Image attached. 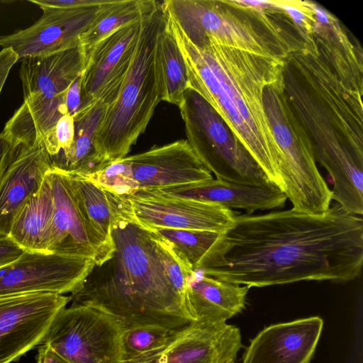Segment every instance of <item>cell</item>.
Wrapping results in <instances>:
<instances>
[{
	"label": "cell",
	"instance_id": "cb8c5ba5",
	"mask_svg": "<svg viewBox=\"0 0 363 363\" xmlns=\"http://www.w3.org/2000/svg\"><path fill=\"white\" fill-rule=\"evenodd\" d=\"M53 209L51 184L47 174L40 189L13 217L9 236L25 251L49 253Z\"/></svg>",
	"mask_w": 363,
	"mask_h": 363
},
{
	"label": "cell",
	"instance_id": "4dcf8cb0",
	"mask_svg": "<svg viewBox=\"0 0 363 363\" xmlns=\"http://www.w3.org/2000/svg\"><path fill=\"white\" fill-rule=\"evenodd\" d=\"M74 136V118L69 114H65L44 136L43 142L50 157H53L69 149Z\"/></svg>",
	"mask_w": 363,
	"mask_h": 363
},
{
	"label": "cell",
	"instance_id": "e0dca14e",
	"mask_svg": "<svg viewBox=\"0 0 363 363\" xmlns=\"http://www.w3.org/2000/svg\"><path fill=\"white\" fill-rule=\"evenodd\" d=\"M323 328L319 316L270 325L250 340L241 363H310Z\"/></svg>",
	"mask_w": 363,
	"mask_h": 363
},
{
	"label": "cell",
	"instance_id": "6da1fadb",
	"mask_svg": "<svg viewBox=\"0 0 363 363\" xmlns=\"http://www.w3.org/2000/svg\"><path fill=\"white\" fill-rule=\"evenodd\" d=\"M363 264V220L335 203L325 212L293 208L237 215L211 248L204 274L264 287L301 281L345 283Z\"/></svg>",
	"mask_w": 363,
	"mask_h": 363
},
{
	"label": "cell",
	"instance_id": "9c48e42d",
	"mask_svg": "<svg viewBox=\"0 0 363 363\" xmlns=\"http://www.w3.org/2000/svg\"><path fill=\"white\" fill-rule=\"evenodd\" d=\"M164 13L194 45L208 39L216 43L264 56H283L267 35L247 17V8L237 1L166 0Z\"/></svg>",
	"mask_w": 363,
	"mask_h": 363
},
{
	"label": "cell",
	"instance_id": "3957f363",
	"mask_svg": "<svg viewBox=\"0 0 363 363\" xmlns=\"http://www.w3.org/2000/svg\"><path fill=\"white\" fill-rule=\"evenodd\" d=\"M233 105L228 127L264 172L284 192L280 155L263 104L265 86L284 72V56H264L219 45L208 39L198 48Z\"/></svg>",
	"mask_w": 363,
	"mask_h": 363
},
{
	"label": "cell",
	"instance_id": "836d02e7",
	"mask_svg": "<svg viewBox=\"0 0 363 363\" xmlns=\"http://www.w3.org/2000/svg\"><path fill=\"white\" fill-rule=\"evenodd\" d=\"M18 147L8 139L1 132L0 133V182L13 161Z\"/></svg>",
	"mask_w": 363,
	"mask_h": 363
},
{
	"label": "cell",
	"instance_id": "8d00e7d4",
	"mask_svg": "<svg viewBox=\"0 0 363 363\" xmlns=\"http://www.w3.org/2000/svg\"><path fill=\"white\" fill-rule=\"evenodd\" d=\"M37 363H69L49 345L42 344L36 355Z\"/></svg>",
	"mask_w": 363,
	"mask_h": 363
},
{
	"label": "cell",
	"instance_id": "f35d334b",
	"mask_svg": "<svg viewBox=\"0 0 363 363\" xmlns=\"http://www.w3.org/2000/svg\"><path fill=\"white\" fill-rule=\"evenodd\" d=\"M225 363H237L235 359H230Z\"/></svg>",
	"mask_w": 363,
	"mask_h": 363
},
{
	"label": "cell",
	"instance_id": "9a60e30c",
	"mask_svg": "<svg viewBox=\"0 0 363 363\" xmlns=\"http://www.w3.org/2000/svg\"><path fill=\"white\" fill-rule=\"evenodd\" d=\"M53 198V218L48 252L93 259L99 265L111 257L113 247L106 243L83 215L67 174L55 168L48 173Z\"/></svg>",
	"mask_w": 363,
	"mask_h": 363
},
{
	"label": "cell",
	"instance_id": "4fadbf2b",
	"mask_svg": "<svg viewBox=\"0 0 363 363\" xmlns=\"http://www.w3.org/2000/svg\"><path fill=\"white\" fill-rule=\"evenodd\" d=\"M93 259L25 251L0 269V297L74 292L95 265Z\"/></svg>",
	"mask_w": 363,
	"mask_h": 363
},
{
	"label": "cell",
	"instance_id": "52a82bcc",
	"mask_svg": "<svg viewBox=\"0 0 363 363\" xmlns=\"http://www.w3.org/2000/svg\"><path fill=\"white\" fill-rule=\"evenodd\" d=\"M284 84L291 104L310 130L315 159L326 169L333 183L332 199L342 206H352L363 198V149L339 133L329 111L311 98L294 79L286 66Z\"/></svg>",
	"mask_w": 363,
	"mask_h": 363
},
{
	"label": "cell",
	"instance_id": "d590c367",
	"mask_svg": "<svg viewBox=\"0 0 363 363\" xmlns=\"http://www.w3.org/2000/svg\"><path fill=\"white\" fill-rule=\"evenodd\" d=\"M81 100L80 76L70 85L66 94V104L68 114L74 117L77 114Z\"/></svg>",
	"mask_w": 363,
	"mask_h": 363
},
{
	"label": "cell",
	"instance_id": "44dd1931",
	"mask_svg": "<svg viewBox=\"0 0 363 363\" xmlns=\"http://www.w3.org/2000/svg\"><path fill=\"white\" fill-rule=\"evenodd\" d=\"M184 304L193 321L219 324L240 313L249 287L224 281L201 270L186 269Z\"/></svg>",
	"mask_w": 363,
	"mask_h": 363
},
{
	"label": "cell",
	"instance_id": "4316f807",
	"mask_svg": "<svg viewBox=\"0 0 363 363\" xmlns=\"http://www.w3.org/2000/svg\"><path fill=\"white\" fill-rule=\"evenodd\" d=\"M158 3L154 0H109L102 5L89 28L80 38L79 48L84 62L99 41L119 28L138 21Z\"/></svg>",
	"mask_w": 363,
	"mask_h": 363
},
{
	"label": "cell",
	"instance_id": "5bb4252c",
	"mask_svg": "<svg viewBox=\"0 0 363 363\" xmlns=\"http://www.w3.org/2000/svg\"><path fill=\"white\" fill-rule=\"evenodd\" d=\"M117 196L130 215L149 229L223 233L231 225L235 216L232 210L218 204L165 196L147 191Z\"/></svg>",
	"mask_w": 363,
	"mask_h": 363
},
{
	"label": "cell",
	"instance_id": "f546056e",
	"mask_svg": "<svg viewBox=\"0 0 363 363\" xmlns=\"http://www.w3.org/2000/svg\"><path fill=\"white\" fill-rule=\"evenodd\" d=\"M180 331L155 325L125 329L120 340L121 363H143L160 355Z\"/></svg>",
	"mask_w": 363,
	"mask_h": 363
},
{
	"label": "cell",
	"instance_id": "d4e9b609",
	"mask_svg": "<svg viewBox=\"0 0 363 363\" xmlns=\"http://www.w3.org/2000/svg\"><path fill=\"white\" fill-rule=\"evenodd\" d=\"M107 106L104 102L98 101L86 111L74 118L73 141L66 152L51 157L53 167L77 175H87L103 167L94 141Z\"/></svg>",
	"mask_w": 363,
	"mask_h": 363
},
{
	"label": "cell",
	"instance_id": "7c38bea8",
	"mask_svg": "<svg viewBox=\"0 0 363 363\" xmlns=\"http://www.w3.org/2000/svg\"><path fill=\"white\" fill-rule=\"evenodd\" d=\"M70 296L35 293L0 297V363H11L43 344Z\"/></svg>",
	"mask_w": 363,
	"mask_h": 363
},
{
	"label": "cell",
	"instance_id": "8992f818",
	"mask_svg": "<svg viewBox=\"0 0 363 363\" xmlns=\"http://www.w3.org/2000/svg\"><path fill=\"white\" fill-rule=\"evenodd\" d=\"M186 140L217 179L250 186H274L215 109L189 88L179 106Z\"/></svg>",
	"mask_w": 363,
	"mask_h": 363
},
{
	"label": "cell",
	"instance_id": "ba28073f",
	"mask_svg": "<svg viewBox=\"0 0 363 363\" xmlns=\"http://www.w3.org/2000/svg\"><path fill=\"white\" fill-rule=\"evenodd\" d=\"M84 177L120 196L213 179L186 140L126 156Z\"/></svg>",
	"mask_w": 363,
	"mask_h": 363
},
{
	"label": "cell",
	"instance_id": "484cf974",
	"mask_svg": "<svg viewBox=\"0 0 363 363\" xmlns=\"http://www.w3.org/2000/svg\"><path fill=\"white\" fill-rule=\"evenodd\" d=\"M155 60L161 101L179 107L190 86L183 55L166 17L157 38Z\"/></svg>",
	"mask_w": 363,
	"mask_h": 363
},
{
	"label": "cell",
	"instance_id": "603a6c76",
	"mask_svg": "<svg viewBox=\"0 0 363 363\" xmlns=\"http://www.w3.org/2000/svg\"><path fill=\"white\" fill-rule=\"evenodd\" d=\"M66 94L25 99L1 133L18 147L31 145L42 140L61 117L68 114Z\"/></svg>",
	"mask_w": 363,
	"mask_h": 363
},
{
	"label": "cell",
	"instance_id": "7a4b0ae2",
	"mask_svg": "<svg viewBox=\"0 0 363 363\" xmlns=\"http://www.w3.org/2000/svg\"><path fill=\"white\" fill-rule=\"evenodd\" d=\"M105 191L112 212L113 250L71 294L72 304L101 310L124 329L155 325L183 330L193 320L168 274L170 247L138 223L116 194Z\"/></svg>",
	"mask_w": 363,
	"mask_h": 363
},
{
	"label": "cell",
	"instance_id": "e575fe53",
	"mask_svg": "<svg viewBox=\"0 0 363 363\" xmlns=\"http://www.w3.org/2000/svg\"><path fill=\"white\" fill-rule=\"evenodd\" d=\"M18 61L17 54L10 48L0 51V94L12 67Z\"/></svg>",
	"mask_w": 363,
	"mask_h": 363
},
{
	"label": "cell",
	"instance_id": "1f68e13d",
	"mask_svg": "<svg viewBox=\"0 0 363 363\" xmlns=\"http://www.w3.org/2000/svg\"><path fill=\"white\" fill-rule=\"evenodd\" d=\"M24 252L9 235L0 234V269L18 259Z\"/></svg>",
	"mask_w": 363,
	"mask_h": 363
},
{
	"label": "cell",
	"instance_id": "ffe728a7",
	"mask_svg": "<svg viewBox=\"0 0 363 363\" xmlns=\"http://www.w3.org/2000/svg\"><path fill=\"white\" fill-rule=\"evenodd\" d=\"M147 191L216 203L230 210L241 209L247 215L257 211L281 208L287 199L285 194L275 186L243 185L217 179Z\"/></svg>",
	"mask_w": 363,
	"mask_h": 363
},
{
	"label": "cell",
	"instance_id": "30bf717a",
	"mask_svg": "<svg viewBox=\"0 0 363 363\" xmlns=\"http://www.w3.org/2000/svg\"><path fill=\"white\" fill-rule=\"evenodd\" d=\"M125 329L96 308H63L43 340L69 363H121L120 340Z\"/></svg>",
	"mask_w": 363,
	"mask_h": 363
},
{
	"label": "cell",
	"instance_id": "5b68a950",
	"mask_svg": "<svg viewBox=\"0 0 363 363\" xmlns=\"http://www.w3.org/2000/svg\"><path fill=\"white\" fill-rule=\"evenodd\" d=\"M284 72L263 89V104L280 155L284 193L293 208L320 213L330 206L332 191L315 164L311 138L290 107Z\"/></svg>",
	"mask_w": 363,
	"mask_h": 363
},
{
	"label": "cell",
	"instance_id": "83f0119b",
	"mask_svg": "<svg viewBox=\"0 0 363 363\" xmlns=\"http://www.w3.org/2000/svg\"><path fill=\"white\" fill-rule=\"evenodd\" d=\"M66 174L89 225L106 243L113 247L111 237L112 212L105 189L84 177Z\"/></svg>",
	"mask_w": 363,
	"mask_h": 363
},
{
	"label": "cell",
	"instance_id": "ac0fdd59",
	"mask_svg": "<svg viewBox=\"0 0 363 363\" xmlns=\"http://www.w3.org/2000/svg\"><path fill=\"white\" fill-rule=\"evenodd\" d=\"M242 347L240 329L193 321L160 354L161 363H225Z\"/></svg>",
	"mask_w": 363,
	"mask_h": 363
},
{
	"label": "cell",
	"instance_id": "8fae6325",
	"mask_svg": "<svg viewBox=\"0 0 363 363\" xmlns=\"http://www.w3.org/2000/svg\"><path fill=\"white\" fill-rule=\"evenodd\" d=\"M149 12L138 21L111 33L89 52L80 75L81 100L74 117L98 101L108 106L114 103L129 72L144 18Z\"/></svg>",
	"mask_w": 363,
	"mask_h": 363
},
{
	"label": "cell",
	"instance_id": "7402d4cb",
	"mask_svg": "<svg viewBox=\"0 0 363 363\" xmlns=\"http://www.w3.org/2000/svg\"><path fill=\"white\" fill-rule=\"evenodd\" d=\"M84 59L79 47L21 60L19 77L24 100L35 96L53 97L65 93L81 75Z\"/></svg>",
	"mask_w": 363,
	"mask_h": 363
},
{
	"label": "cell",
	"instance_id": "74e56055",
	"mask_svg": "<svg viewBox=\"0 0 363 363\" xmlns=\"http://www.w3.org/2000/svg\"><path fill=\"white\" fill-rule=\"evenodd\" d=\"M160 355L152 357L143 363H161L160 359Z\"/></svg>",
	"mask_w": 363,
	"mask_h": 363
},
{
	"label": "cell",
	"instance_id": "2e32d148",
	"mask_svg": "<svg viewBox=\"0 0 363 363\" xmlns=\"http://www.w3.org/2000/svg\"><path fill=\"white\" fill-rule=\"evenodd\" d=\"M101 6L77 9L42 7V16L33 25L0 35V46L13 49L18 61L79 47L81 36L89 28Z\"/></svg>",
	"mask_w": 363,
	"mask_h": 363
},
{
	"label": "cell",
	"instance_id": "d6986e66",
	"mask_svg": "<svg viewBox=\"0 0 363 363\" xmlns=\"http://www.w3.org/2000/svg\"><path fill=\"white\" fill-rule=\"evenodd\" d=\"M52 167L43 139L18 147L0 182V234H9L13 217L40 189Z\"/></svg>",
	"mask_w": 363,
	"mask_h": 363
},
{
	"label": "cell",
	"instance_id": "f1b7e54d",
	"mask_svg": "<svg viewBox=\"0 0 363 363\" xmlns=\"http://www.w3.org/2000/svg\"><path fill=\"white\" fill-rule=\"evenodd\" d=\"M149 229V228H148ZM191 270L203 269L220 233L201 230L152 228Z\"/></svg>",
	"mask_w": 363,
	"mask_h": 363
},
{
	"label": "cell",
	"instance_id": "d6a6232c",
	"mask_svg": "<svg viewBox=\"0 0 363 363\" xmlns=\"http://www.w3.org/2000/svg\"><path fill=\"white\" fill-rule=\"evenodd\" d=\"M108 0H33L30 2L36 4L40 8L54 9H77L101 6L107 3Z\"/></svg>",
	"mask_w": 363,
	"mask_h": 363
},
{
	"label": "cell",
	"instance_id": "277c9868",
	"mask_svg": "<svg viewBox=\"0 0 363 363\" xmlns=\"http://www.w3.org/2000/svg\"><path fill=\"white\" fill-rule=\"evenodd\" d=\"M164 22L159 2L144 18L128 75L117 99L107 106L98 128L94 144L103 167L126 157L161 101L155 45Z\"/></svg>",
	"mask_w": 363,
	"mask_h": 363
}]
</instances>
